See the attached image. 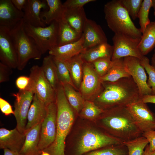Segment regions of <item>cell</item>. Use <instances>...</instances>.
<instances>
[{
	"instance_id": "6da1fadb",
	"label": "cell",
	"mask_w": 155,
	"mask_h": 155,
	"mask_svg": "<svg viewBox=\"0 0 155 155\" xmlns=\"http://www.w3.org/2000/svg\"><path fill=\"white\" fill-rule=\"evenodd\" d=\"M102 91L93 102L103 110L117 106L126 107L142 98L131 76L114 82H102Z\"/></svg>"
},
{
	"instance_id": "7a4b0ae2",
	"label": "cell",
	"mask_w": 155,
	"mask_h": 155,
	"mask_svg": "<svg viewBox=\"0 0 155 155\" xmlns=\"http://www.w3.org/2000/svg\"><path fill=\"white\" fill-rule=\"evenodd\" d=\"M102 127L110 135L123 142L142 135L126 107L117 106L104 110L98 117Z\"/></svg>"
},
{
	"instance_id": "3957f363",
	"label": "cell",
	"mask_w": 155,
	"mask_h": 155,
	"mask_svg": "<svg viewBox=\"0 0 155 155\" xmlns=\"http://www.w3.org/2000/svg\"><path fill=\"white\" fill-rule=\"evenodd\" d=\"M55 92L57 109L55 139L51 145L43 150L51 155H65V140L73 123L75 111L68 102L61 83Z\"/></svg>"
},
{
	"instance_id": "277c9868",
	"label": "cell",
	"mask_w": 155,
	"mask_h": 155,
	"mask_svg": "<svg viewBox=\"0 0 155 155\" xmlns=\"http://www.w3.org/2000/svg\"><path fill=\"white\" fill-rule=\"evenodd\" d=\"M104 11L108 26L115 34H123L140 38L142 33L137 28L120 0H113L105 4Z\"/></svg>"
},
{
	"instance_id": "5b68a950",
	"label": "cell",
	"mask_w": 155,
	"mask_h": 155,
	"mask_svg": "<svg viewBox=\"0 0 155 155\" xmlns=\"http://www.w3.org/2000/svg\"><path fill=\"white\" fill-rule=\"evenodd\" d=\"M10 33L17 54L18 69H24L31 59H40L42 54L33 40L26 33L23 19L10 30Z\"/></svg>"
},
{
	"instance_id": "8992f818",
	"label": "cell",
	"mask_w": 155,
	"mask_h": 155,
	"mask_svg": "<svg viewBox=\"0 0 155 155\" xmlns=\"http://www.w3.org/2000/svg\"><path fill=\"white\" fill-rule=\"evenodd\" d=\"M26 34L34 41L42 55L58 46V22L54 21L48 26L35 27L24 23Z\"/></svg>"
},
{
	"instance_id": "52a82bcc",
	"label": "cell",
	"mask_w": 155,
	"mask_h": 155,
	"mask_svg": "<svg viewBox=\"0 0 155 155\" xmlns=\"http://www.w3.org/2000/svg\"><path fill=\"white\" fill-rule=\"evenodd\" d=\"M122 143L120 140L105 132L88 130L82 136L75 149V155H82L90 151Z\"/></svg>"
},
{
	"instance_id": "ba28073f",
	"label": "cell",
	"mask_w": 155,
	"mask_h": 155,
	"mask_svg": "<svg viewBox=\"0 0 155 155\" xmlns=\"http://www.w3.org/2000/svg\"><path fill=\"white\" fill-rule=\"evenodd\" d=\"M30 81L26 89L31 90L47 106L55 101V92L46 78L40 67L30 68Z\"/></svg>"
},
{
	"instance_id": "9c48e42d",
	"label": "cell",
	"mask_w": 155,
	"mask_h": 155,
	"mask_svg": "<svg viewBox=\"0 0 155 155\" xmlns=\"http://www.w3.org/2000/svg\"><path fill=\"white\" fill-rule=\"evenodd\" d=\"M83 73L78 91L85 100L93 102L103 90L102 82L92 63L84 62Z\"/></svg>"
},
{
	"instance_id": "30bf717a",
	"label": "cell",
	"mask_w": 155,
	"mask_h": 155,
	"mask_svg": "<svg viewBox=\"0 0 155 155\" xmlns=\"http://www.w3.org/2000/svg\"><path fill=\"white\" fill-rule=\"evenodd\" d=\"M140 38H137L123 34H115L113 43L112 61L127 57H133L141 60L143 56L138 47Z\"/></svg>"
},
{
	"instance_id": "8fae6325",
	"label": "cell",
	"mask_w": 155,
	"mask_h": 155,
	"mask_svg": "<svg viewBox=\"0 0 155 155\" xmlns=\"http://www.w3.org/2000/svg\"><path fill=\"white\" fill-rule=\"evenodd\" d=\"M46 115L41 123L38 148L44 150L55 141L56 134L57 109L55 102L47 106Z\"/></svg>"
},
{
	"instance_id": "7c38bea8",
	"label": "cell",
	"mask_w": 155,
	"mask_h": 155,
	"mask_svg": "<svg viewBox=\"0 0 155 155\" xmlns=\"http://www.w3.org/2000/svg\"><path fill=\"white\" fill-rule=\"evenodd\" d=\"M126 107L142 133L155 130V115L142 98Z\"/></svg>"
},
{
	"instance_id": "4fadbf2b",
	"label": "cell",
	"mask_w": 155,
	"mask_h": 155,
	"mask_svg": "<svg viewBox=\"0 0 155 155\" xmlns=\"http://www.w3.org/2000/svg\"><path fill=\"white\" fill-rule=\"evenodd\" d=\"M13 95L16 98L14 115L17 123L16 127L20 132L24 133L28 114L34 94L31 90L26 89L19 90L18 93L13 94Z\"/></svg>"
},
{
	"instance_id": "5bb4252c",
	"label": "cell",
	"mask_w": 155,
	"mask_h": 155,
	"mask_svg": "<svg viewBox=\"0 0 155 155\" xmlns=\"http://www.w3.org/2000/svg\"><path fill=\"white\" fill-rule=\"evenodd\" d=\"M123 61L127 71L138 87L141 97L151 95V90L147 84L145 70L140 60L135 57H127L123 58Z\"/></svg>"
},
{
	"instance_id": "9a60e30c",
	"label": "cell",
	"mask_w": 155,
	"mask_h": 155,
	"mask_svg": "<svg viewBox=\"0 0 155 155\" xmlns=\"http://www.w3.org/2000/svg\"><path fill=\"white\" fill-rule=\"evenodd\" d=\"M0 60L12 69L17 68L18 61L10 29L0 26Z\"/></svg>"
},
{
	"instance_id": "2e32d148",
	"label": "cell",
	"mask_w": 155,
	"mask_h": 155,
	"mask_svg": "<svg viewBox=\"0 0 155 155\" xmlns=\"http://www.w3.org/2000/svg\"><path fill=\"white\" fill-rule=\"evenodd\" d=\"M82 35L84 39V50L99 44L108 43L106 35L101 26L91 19H87Z\"/></svg>"
},
{
	"instance_id": "e0dca14e",
	"label": "cell",
	"mask_w": 155,
	"mask_h": 155,
	"mask_svg": "<svg viewBox=\"0 0 155 155\" xmlns=\"http://www.w3.org/2000/svg\"><path fill=\"white\" fill-rule=\"evenodd\" d=\"M48 8L46 0H27L23 10L24 23L35 27H46L40 18V11L42 9L46 10Z\"/></svg>"
},
{
	"instance_id": "ac0fdd59",
	"label": "cell",
	"mask_w": 155,
	"mask_h": 155,
	"mask_svg": "<svg viewBox=\"0 0 155 155\" xmlns=\"http://www.w3.org/2000/svg\"><path fill=\"white\" fill-rule=\"evenodd\" d=\"M24 15L23 11L17 9L11 0H0V26L11 30L23 19Z\"/></svg>"
},
{
	"instance_id": "d6986e66",
	"label": "cell",
	"mask_w": 155,
	"mask_h": 155,
	"mask_svg": "<svg viewBox=\"0 0 155 155\" xmlns=\"http://www.w3.org/2000/svg\"><path fill=\"white\" fill-rule=\"evenodd\" d=\"M25 134L20 132L16 127L9 130L0 129V148L8 149L19 152L24 142Z\"/></svg>"
},
{
	"instance_id": "ffe728a7",
	"label": "cell",
	"mask_w": 155,
	"mask_h": 155,
	"mask_svg": "<svg viewBox=\"0 0 155 155\" xmlns=\"http://www.w3.org/2000/svg\"><path fill=\"white\" fill-rule=\"evenodd\" d=\"M82 35L78 40L60 46H57L49 51L53 58L63 61L79 54L84 50Z\"/></svg>"
},
{
	"instance_id": "44dd1931",
	"label": "cell",
	"mask_w": 155,
	"mask_h": 155,
	"mask_svg": "<svg viewBox=\"0 0 155 155\" xmlns=\"http://www.w3.org/2000/svg\"><path fill=\"white\" fill-rule=\"evenodd\" d=\"M47 106L36 94L29 109L27 117V122L24 133L32 128L41 123L46 113Z\"/></svg>"
},
{
	"instance_id": "7402d4cb",
	"label": "cell",
	"mask_w": 155,
	"mask_h": 155,
	"mask_svg": "<svg viewBox=\"0 0 155 155\" xmlns=\"http://www.w3.org/2000/svg\"><path fill=\"white\" fill-rule=\"evenodd\" d=\"M41 123L35 125L24 133V142L19 152L21 155H40V151L38 148V144Z\"/></svg>"
},
{
	"instance_id": "603a6c76",
	"label": "cell",
	"mask_w": 155,
	"mask_h": 155,
	"mask_svg": "<svg viewBox=\"0 0 155 155\" xmlns=\"http://www.w3.org/2000/svg\"><path fill=\"white\" fill-rule=\"evenodd\" d=\"M48 9L41 11L40 17L46 25L54 21L58 22L64 18L66 7L60 0H46Z\"/></svg>"
},
{
	"instance_id": "cb8c5ba5",
	"label": "cell",
	"mask_w": 155,
	"mask_h": 155,
	"mask_svg": "<svg viewBox=\"0 0 155 155\" xmlns=\"http://www.w3.org/2000/svg\"><path fill=\"white\" fill-rule=\"evenodd\" d=\"M113 50V46L106 43L84 50L80 54L84 62L91 63L100 59L111 58Z\"/></svg>"
},
{
	"instance_id": "d4e9b609",
	"label": "cell",
	"mask_w": 155,
	"mask_h": 155,
	"mask_svg": "<svg viewBox=\"0 0 155 155\" xmlns=\"http://www.w3.org/2000/svg\"><path fill=\"white\" fill-rule=\"evenodd\" d=\"M64 18L72 27L78 32L82 34L87 19L83 7H66Z\"/></svg>"
},
{
	"instance_id": "484cf974",
	"label": "cell",
	"mask_w": 155,
	"mask_h": 155,
	"mask_svg": "<svg viewBox=\"0 0 155 155\" xmlns=\"http://www.w3.org/2000/svg\"><path fill=\"white\" fill-rule=\"evenodd\" d=\"M82 34L72 27L64 18L58 22L57 46L75 42L81 38Z\"/></svg>"
},
{
	"instance_id": "4316f807",
	"label": "cell",
	"mask_w": 155,
	"mask_h": 155,
	"mask_svg": "<svg viewBox=\"0 0 155 155\" xmlns=\"http://www.w3.org/2000/svg\"><path fill=\"white\" fill-rule=\"evenodd\" d=\"M64 62L68 69L73 83L78 91L82 79L84 62L80 54Z\"/></svg>"
},
{
	"instance_id": "83f0119b",
	"label": "cell",
	"mask_w": 155,
	"mask_h": 155,
	"mask_svg": "<svg viewBox=\"0 0 155 155\" xmlns=\"http://www.w3.org/2000/svg\"><path fill=\"white\" fill-rule=\"evenodd\" d=\"M155 47V22H151L142 33L138 48L143 55H147Z\"/></svg>"
},
{
	"instance_id": "f1b7e54d",
	"label": "cell",
	"mask_w": 155,
	"mask_h": 155,
	"mask_svg": "<svg viewBox=\"0 0 155 155\" xmlns=\"http://www.w3.org/2000/svg\"><path fill=\"white\" fill-rule=\"evenodd\" d=\"M112 61L113 65L108 71L100 78L102 82H114L123 78L131 76L126 68L123 58Z\"/></svg>"
},
{
	"instance_id": "f546056e",
	"label": "cell",
	"mask_w": 155,
	"mask_h": 155,
	"mask_svg": "<svg viewBox=\"0 0 155 155\" xmlns=\"http://www.w3.org/2000/svg\"><path fill=\"white\" fill-rule=\"evenodd\" d=\"M41 67L46 79L55 91L60 83L53 57L49 55L44 57Z\"/></svg>"
},
{
	"instance_id": "4dcf8cb0",
	"label": "cell",
	"mask_w": 155,
	"mask_h": 155,
	"mask_svg": "<svg viewBox=\"0 0 155 155\" xmlns=\"http://www.w3.org/2000/svg\"><path fill=\"white\" fill-rule=\"evenodd\" d=\"M61 84L69 103L76 112L79 113L83 106L85 100L79 92L76 90L71 85L66 83Z\"/></svg>"
},
{
	"instance_id": "1f68e13d",
	"label": "cell",
	"mask_w": 155,
	"mask_h": 155,
	"mask_svg": "<svg viewBox=\"0 0 155 155\" xmlns=\"http://www.w3.org/2000/svg\"><path fill=\"white\" fill-rule=\"evenodd\" d=\"M123 143L127 148L128 155H142L149 143L147 139L142 135Z\"/></svg>"
},
{
	"instance_id": "d6a6232c",
	"label": "cell",
	"mask_w": 155,
	"mask_h": 155,
	"mask_svg": "<svg viewBox=\"0 0 155 155\" xmlns=\"http://www.w3.org/2000/svg\"><path fill=\"white\" fill-rule=\"evenodd\" d=\"M86 155H128V150L127 147L122 143L94 150Z\"/></svg>"
},
{
	"instance_id": "836d02e7",
	"label": "cell",
	"mask_w": 155,
	"mask_h": 155,
	"mask_svg": "<svg viewBox=\"0 0 155 155\" xmlns=\"http://www.w3.org/2000/svg\"><path fill=\"white\" fill-rule=\"evenodd\" d=\"M152 6V0H143L137 17L139 19L140 28L142 33L151 22L149 14Z\"/></svg>"
},
{
	"instance_id": "e575fe53",
	"label": "cell",
	"mask_w": 155,
	"mask_h": 155,
	"mask_svg": "<svg viewBox=\"0 0 155 155\" xmlns=\"http://www.w3.org/2000/svg\"><path fill=\"white\" fill-rule=\"evenodd\" d=\"M53 58L55 64L57 76L60 83L69 84L73 86L77 90L73 83L69 71L65 62L53 57Z\"/></svg>"
},
{
	"instance_id": "d590c367",
	"label": "cell",
	"mask_w": 155,
	"mask_h": 155,
	"mask_svg": "<svg viewBox=\"0 0 155 155\" xmlns=\"http://www.w3.org/2000/svg\"><path fill=\"white\" fill-rule=\"evenodd\" d=\"M104 110L98 106L93 101L85 100L83 106L80 112V115L88 119L98 118Z\"/></svg>"
},
{
	"instance_id": "8d00e7d4",
	"label": "cell",
	"mask_w": 155,
	"mask_h": 155,
	"mask_svg": "<svg viewBox=\"0 0 155 155\" xmlns=\"http://www.w3.org/2000/svg\"><path fill=\"white\" fill-rule=\"evenodd\" d=\"M113 63L111 58H104L96 60L91 63L98 75L102 78L107 74Z\"/></svg>"
},
{
	"instance_id": "74e56055",
	"label": "cell",
	"mask_w": 155,
	"mask_h": 155,
	"mask_svg": "<svg viewBox=\"0 0 155 155\" xmlns=\"http://www.w3.org/2000/svg\"><path fill=\"white\" fill-rule=\"evenodd\" d=\"M130 17L135 20L141 7L143 0H120Z\"/></svg>"
},
{
	"instance_id": "f35d334b",
	"label": "cell",
	"mask_w": 155,
	"mask_h": 155,
	"mask_svg": "<svg viewBox=\"0 0 155 155\" xmlns=\"http://www.w3.org/2000/svg\"><path fill=\"white\" fill-rule=\"evenodd\" d=\"M141 63L148 75L147 84L151 90V95H155V69L150 63V60L144 56L140 60Z\"/></svg>"
},
{
	"instance_id": "ab89813d",
	"label": "cell",
	"mask_w": 155,
	"mask_h": 155,
	"mask_svg": "<svg viewBox=\"0 0 155 155\" xmlns=\"http://www.w3.org/2000/svg\"><path fill=\"white\" fill-rule=\"evenodd\" d=\"M12 68L7 65L0 62V83L8 81L12 73Z\"/></svg>"
},
{
	"instance_id": "60d3db41",
	"label": "cell",
	"mask_w": 155,
	"mask_h": 155,
	"mask_svg": "<svg viewBox=\"0 0 155 155\" xmlns=\"http://www.w3.org/2000/svg\"><path fill=\"white\" fill-rule=\"evenodd\" d=\"M96 1L95 0H67L63 4L66 7H82L88 3Z\"/></svg>"
},
{
	"instance_id": "b9f144b4",
	"label": "cell",
	"mask_w": 155,
	"mask_h": 155,
	"mask_svg": "<svg viewBox=\"0 0 155 155\" xmlns=\"http://www.w3.org/2000/svg\"><path fill=\"white\" fill-rule=\"evenodd\" d=\"M0 109L2 113L5 116L14 114V111L13 110L10 104L1 97L0 98Z\"/></svg>"
},
{
	"instance_id": "7bdbcfd3",
	"label": "cell",
	"mask_w": 155,
	"mask_h": 155,
	"mask_svg": "<svg viewBox=\"0 0 155 155\" xmlns=\"http://www.w3.org/2000/svg\"><path fill=\"white\" fill-rule=\"evenodd\" d=\"M30 80L29 77L21 76L19 77L16 81V85L19 90H25L28 86Z\"/></svg>"
},
{
	"instance_id": "ee69618b",
	"label": "cell",
	"mask_w": 155,
	"mask_h": 155,
	"mask_svg": "<svg viewBox=\"0 0 155 155\" xmlns=\"http://www.w3.org/2000/svg\"><path fill=\"white\" fill-rule=\"evenodd\" d=\"M142 135L148 140L150 150H155V130L143 133Z\"/></svg>"
},
{
	"instance_id": "f6af8a7d",
	"label": "cell",
	"mask_w": 155,
	"mask_h": 155,
	"mask_svg": "<svg viewBox=\"0 0 155 155\" xmlns=\"http://www.w3.org/2000/svg\"><path fill=\"white\" fill-rule=\"evenodd\" d=\"M11 1L15 6L18 10L23 11L27 0H11Z\"/></svg>"
},
{
	"instance_id": "bcb514c9",
	"label": "cell",
	"mask_w": 155,
	"mask_h": 155,
	"mask_svg": "<svg viewBox=\"0 0 155 155\" xmlns=\"http://www.w3.org/2000/svg\"><path fill=\"white\" fill-rule=\"evenodd\" d=\"M142 101L144 103H152L155 104V95H146L142 98Z\"/></svg>"
},
{
	"instance_id": "7dc6e473",
	"label": "cell",
	"mask_w": 155,
	"mask_h": 155,
	"mask_svg": "<svg viewBox=\"0 0 155 155\" xmlns=\"http://www.w3.org/2000/svg\"><path fill=\"white\" fill-rule=\"evenodd\" d=\"M3 150V155H21L19 152L5 148Z\"/></svg>"
},
{
	"instance_id": "c3c4849f",
	"label": "cell",
	"mask_w": 155,
	"mask_h": 155,
	"mask_svg": "<svg viewBox=\"0 0 155 155\" xmlns=\"http://www.w3.org/2000/svg\"><path fill=\"white\" fill-rule=\"evenodd\" d=\"M142 155H155V150L152 151H150L148 144L145 148Z\"/></svg>"
},
{
	"instance_id": "681fc988",
	"label": "cell",
	"mask_w": 155,
	"mask_h": 155,
	"mask_svg": "<svg viewBox=\"0 0 155 155\" xmlns=\"http://www.w3.org/2000/svg\"><path fill=\"white\" fill-rule=\"evenodd\" d=\"M151 65L155 69V53L154 54L151 58Z\"/></svg>"
},
{
	"instance_id": "f907efd6",
	"label": "cell",
	"mask_w": 155,
	"mask_h": 155,
	"mask_svg": "<svg viewBox=\"0 0 155 155\" xmlns=\"http://www.w3.org/2000/svg\"><path fill=\"white\" fill-rule=\"evenodd\" d=\"M152 6L154 9H155V0H152Z\"/></svg>"
},
{
	"instance_id": "816d5d0a",
	"label": "cell",
	"mask_w": 155,
	"mask_h": 155,
	"mask_svg": "<svg viewBox=\"0 0 155 155\" xmlns=\"http://www.w3.org/2000/svg\"><path fill=\"white\" fill-rule=\"evenodd\" d=\"M154 15L155 16V9L154 10ZM155 22V21H154Z\"/></svg>"
},
{
	"instance_id": "f5cc1de1",
	"label": "cell",
	"mask_w": 155,
	"mask_h": 155,
	"mask_svg": "<svg viewBox=\"0 0 155 155\" xmlns=\"http://www.w3.org/2000/svg\"><path fill=\"white\" fill-rule=\"evenodd\" d=\"M154 53H155V49L154 50Z\"/></svg>"
}]
</instances>
